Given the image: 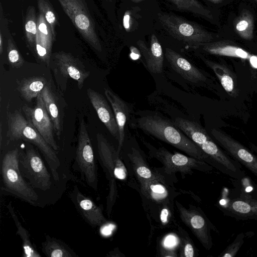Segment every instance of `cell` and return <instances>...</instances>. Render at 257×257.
Listing matches in <instances>:
<instances>
[{
  "label": "cell",
  "mask_w": 257,
  "mask_h": 257,
  "mask_svg": "<svg viewBox=\"0 0 257 257\" xmlns=\"http://www.w3.org/2000/svg\"><path fill=\"white\" fill-rule=\"evenodd\" d=\"M8 142L23 140L35 145L44 157L54 181L61 178V162L55 151L44 139L36 128L16 109L14 112L7 110Z\"/></svg>",
  "instance_id": "obj_1"
},
{
  "label": "cell",
  "mask_w": 257,
  "mask_h": 257,
  "mask_svg": "<svg viewBox=\"0 0 257 257\" xmlns=\"http://www.w3.org/2000/svg\"><path fill=\"white\" fill-rule=\"evenodd\" d=\"M133 126L173 146L192 157L202 161L209 159L208 156L174 123L158 115L138 118Z\"/></svg>",
  "instance_id": "obj_2"
},
{
  "label": "cell",
  "mask_w": 257,
  "mask_h": 257,
  "mask_svg": "<svg viewBox=\"0 0 257 257\" xmlns=\"http://www.w3.org/2000/svg\"><path fill=\"white\" fill-rule=\"evenodd\" d=\"M20 149L15 147L1 158V193L12 195L33 206H40L38 192L22 176L19 167Z\"/></svg>",
  "instance_id": "obj_3"
},
{
  "label": "cell",
  "mask_w": 257,
  "mask_h": 257,
  "mask_svg": "<svg viewBox=\"0 0 257 257\" xmlns=\"http://www.w3.org/2000/svg\"><path fill=\"white\" fill-rule=\"evenodd\" d=\"M19 167L23 178L36 191L46 192L52 188V174L31 143L25 150L20 149Z\"/></svg>",
  "instance_id": "obj_4"
},
{
  "label": "cell",
  "mask_w": 257,
  "mask_h": 257,
  "mask_svg": "<svg viewBox=\"0 0 257 257\" xmlns=\"http://www.w3.org/2000/svg\"><path fill=\"white\" fill-rule=\"evenodd\" d=\"M96 140L99 162L109 179L107 210L110 211L116 194L114 178L124 180L126 170L118 157L119 153L101 134H97Z\"/></svg>",
  "instance_id": "obj_5"
},
{
  "label": "cell",
  "mask_w": 257,
  "mask_h": 257,
  "mask_svg": "<svg viewBox=\"0 0 257 257\" xmlns=\"http://www.w3.org/2000/svg\"><path fill=\"white\" fill-rule=\"evenodd\" d=\"M75 165L81 178L91 189H98L97 169L93 147L84 120L79 122Z\"/></svg>",
  "instance_id": "obj_6"
},
{
  "label": "cell",
  "mask_w": 257,
  "mask_h": 257,
  "mask_svg": "<svg viewBox=\"0 0 257 257\" xmlns=\"http://www.w3.org/2000/svg\"><path fill=\"white\" fill-rule=\"evenodd\" d=\"M159 17L171 36L192 47L196 48L209 41L207 33L192 22L172 14H159Z\"/></svg>",
  "instance_id": "obj_7"
},
{
  "label": "cell",
  "mask_w": 257,
  "mask_h": 257,
  "mask_svg": "<svg viewBox=\"0 0 257 257\" xmlns=\"http://www.w3.org/2000/svg\"><path fill=\"white\" fill-rule=\"evenodd\" d=\"M26 119L36 128L46 142L56 151L59 146L54 138L53 124L46 110L41 93L36 98L34 107H22Z\"/></svg>",
  "instance_id": "obj_8"
},
{
  "label": "cell",
  "mask_w": 257,
  "mask_h": 257,
  "mask_svg": "<svg viewBox=\"0 0 257 257\" xmlns=\"http://www.w3.org/2000/svg\"><path fill=\"white\" fill-rule=\"evenodd\" d=\"M211 134L217 143L234 160L243 165L257 177V157L226 133L212 128Z\"/></svg>",
  "instance_id": "obj_9"
},
{
  "label": "cell",
  "mask_w": 257,
  "mask_h": 257,
  "mask_svg": "<svg viewBox=\"0 0 257 257\" xmlns=\"http://www.w3.org/2000/svg\"><path fill=\"white\" fill-rule=\"evenodd\" d=\"M155 157L164 165L168 173H191L192 168H197L202 171H210L212 168L202 160L193 157H187L178 153H172L163 148L154 149Z\"/></svg>",
  "instance_id": "obj_10"
},
{
  "label": "cell",
  "mask_w": 257,
  "mask_h": 257,
  "mask_svg": "<svg viewBox=\"0 0 257 257\" xmlns=\"http://www.w3.org/2000/svg\"><path fill=\"white\" fill-rule=\"evenodd\" d=\"M69 196L77 210L90 225L98 226L106 222L101 207L83 194L77 185L73 187Z\"/></svg>",
  "instance_id": "obj_11"
},
{
  "label": "cell",
  "mask_w": 257,
  "mask_h": 257,
  "mask_svg": "<svg viewBox=\"0 0 257 257\" xmlns=\"http://www.w3.org/2000/svg\"><path fill=\"white\" fill-rule=\"evenodd\" d=\"M221 209L226 215L238 219H257V193L229 199L221 204Z\"/></svg>",
  "instance_id": "obj_12"
},
{
  "label": "cell",
  "mask_w": 257,
  "mask_h": 257,
  "mask_svg": "<svg viewBox=\"0 0 257 257\" xmlns=\"http://www.w3.org/2000/svg\"><path fill=\"white\" fill-rule=\"evenodd\" d=\"M87 94L99 118L110 134L118 141V128L112 108L105 98L99 92L91 88H88Z\"/></svg>",
  "instance_id": "obj_13"
},
{
  "label": "cell",
  "mask_w": 257,
  "mask_h": 257,
  "mask_svg": "<svg viewBox=\"0 0 257 257\" xmlns=\"http://www.w3.org/2000/svg\"><path fill=\"white\" fill-rule=\"evenodd\" d=\"M165 55L173 70L185 79L193 83L206 80L204 74L178 53L167 48Z\"/></svg>",
  "instance_id": "obj_14"
},
{
  "label": "cell",
  "mask_w": 257,
  "mask_h": 257,
  "mask_svg": "<svg viewBox=\"0 0 257 257\" xmlns=\"http://www.w3.org/2000/svg\"><path fill=\"white\" fill-rule=\"evenodd\" d=\"M56 59L61 73L77 81L78 86L81 89L85 81L89 76L90 72L86 69L82 63L69 54H57Z\"/></svg>",
  "instance_id": "obj_15"
},
{
  "label": "cell",
  "mask_w": 257,
  "mask_h": 257,
  "mask_svg": "<svg viewBox=\"0 0 257 257\" xmlns=\"http://www.w3.org/2000/svg\"><path fill=\"white\" fill-rule=\"evenodd\" d=\"M104 94L111 105L118 126L119 138L117 151L119 153L124 142V129L128 117L129 109L125 102L111 90L105 88Z\"/></svg>",
  "instance_id": "obj_16"
},
{
  "label": "cell",
  "mask_w": 257,
  "mask_h": 257,
  "mask_svg": "<svg viewBox=\"0 0 257 257\" xmlns=\"http://www.w3.org/2000/svg\"><path fill=\"white\" fill-rule=\"evenodd\" d=\"M137 44L145 58L149 70L153 73H161L163 69L164 53L156 35H152L149 48L142 40L138 41Z\"/></svg>",
  "instance_id": "obj_17"
},
{
  "label": "cell",
  "mask_w": 257,
  "mask_h": 257,
  "mask_svg": "<svg viewBox=\"0 0 257 257\" xmlns=\"http://www.w3.org/2000/svg\"><path fill=\"white\" fill-rule=\"evenodd\" d=\"M180 212L183 220L192 229L203 245L209 249L212 242L209 226L204 217L197 212L188 211L183 208H180Z\"/></svg>",
  "instance_id": "obj_18"
},
{
  "label": "cell",
  "mask_w": 257,
  "mask_h": 257,
  "mask_svg": "<svg viewBox=\"0 0 257 257\" xmlns=\"http://www.w3.org/2000/svg\"><path fill=\"white\" fill-rule=\"evenodd\" d=\"M204 63L211 68L216 75L225 91L231 97L238 95L236 78L229 69L223 64L204 60Z\"/></svg>",
  "instance_id": "obj_19"
},
{
  "label": "cell",
  "mask_w": 257,
  "mask_h": 257,
  "mask_svg": "<svg viewBox=\"0 0 257 257\" xmlns=\"http://www.w3.org/2000/svg\"><path fill=\"white\" fill-rule=\"evenodd\" d=\"M42 251L47 257H78V255L65 242L49 235L42 243Z\"/></svg>",
  "instance_id": "obj_20"
},
{
  "label": "cell",
  "mask_w": 257,
  "mask_h": 257,
  "mask_svg": "<svg viewBox=\"0 0 257 257\" xmlns=\"http://www.w3.org/2000/svg\"><path fill=\"white\" fill-rule=\"evenodd\" d=\"M6 206L17 227V230L16 233L20 236L22 240L23 250L22 256H41L31 242L29 232L23 226L21 222H20L12 202H10Z\"/></svg>",
  "instance_id": "obj_21"
},
{
  "label": "cell",
  "mask_w": 257,
  "mask_h": 257,
  "mask_svg": "<svg viewBox=\"0 0 257 257\" xmlns=\"http://www.w3.org/2000/svg\"><path fill=\"white\" fill-rule=\"evenodd\" d=\"M46 84V80L43 77H29L20 81L18 90L22 96L27 102H30L41 93Z\"/></svg>",
  "instance_id": "obj_22"
},
{
  "label": "cell",
  "mask_w": 257,
  "mask_h": 257,
  "mask_svg": "<svg viewBox=\"0 0 257 257\" xmlns=\"http://www.w3.org/2000/svg\"><path fill=\"white\" fill-rule=\"evenodd\" d=\"M46 110L53 124L54 131L58 137L61 135L62 124L57 102L53 92L46 86L41 92Z\"/></svg>",
  "instance_id": "obj_23"
},
{
  "label": "cell",
  "mask_w": 257,
  "mask_h": 257,
  "mask_svg": "<svg viewBox=\"0 0 257 257\" xmlns=\"http://www.w3.org/2000/svg\"><path fill=\"white\" fill-rule=\"evenodd\" d=\"M203 49L212 54L235 57L248 60L252 56L243 49L233 47H222L216 45L205 44Z\"/></svg>",
  "instance_id": "obj_24"
},
{
  "label": "cell",
  "mask_w": 257,
  "mask_h": 257,
  "mask_svg": "<svg viewBox=\"0 0 257 257\" xmlns=\"http://www.w3.org/2000/svg\"><path fill=\"white\" fill-rule=\"evenodd\" d=\"M158 178L142 182L144 193L156 201H161L166 199L168 191L164 185L161 184Z\"/></svg>",
  "instance_id": "obj_25"
},
{
  "label": "cell",
  "mask_w": 257,
  "mask_h": 257,
  "mask_svg": "<svg viewBox=\"0 0 257 257\" xmlns=\"http://www.w3.org/2000/svg\"><path fill=\"white\" fill-rule=\"evenodd\" d=\"M130 156L134 163L136 174L141 183L157 179L151 170L146 165L142 163V158L136 149L133 148V153Z\"/></svg>",
  "instance_id": "obj_26"
},
{
  "label": "cell",
  "mask_w": 257,
  "mask_h": 257,
  "mask_svg": "<svg viewBox=\"0 0 257 257\" xmlns=\"http://www.w3.org/2000/svg\"><path fill=\"white\" fill-rule=\"evenodd\" d=\"M179 10H187L192 13L204 15L206 12L197 0H170Z\"/></svg>",
  "instance_id": "obj_27"
},
{
  "label": "cell",
  "mask_w": 257,
  "mask_h": 257,
  "mask_svg": "<svg viewBox=\"0 0 257 257\" xmlns=\"http://www.w3.org/2000/svg\"><path fill=\"white\" fill-rule=\"evenodd\" d=\"M244 234L240 233L233 241L229 244L221 253L220 256L222 257H234L244 242Z\"/></svg>",
  "instance_id": "obj_28"
},
{
  "label": "cell",
  "mask_w": 257,
  "mask_h": 257,
  "mask_svg": "<svg viewBox=\"0 0 257 257\" xmlns=\"http://www.w3.org/2000/svg\"><path fill=\"white\" fill-rule=\"evenodd\" d=\"M9 48L8 56L11 66L14 68H20L24 64L23 59L13 45H11Z\"/></svg>",
  "instance_id": "obj_29"
},
{
  "label": "cell",
  "mask_w": 257,
  "mask_h": 257,
  "mask_svg": "<svg viewBox=\"0 0 257 257\" xmlns=\"http://www.w3.org/2000/svg\"><path fill=\"white\" fill-rule=\"evenodd\" d=\"M75 23L77 27L82 31L87 30L90 27V22L87 16L79 14L75 18Z\"/></svg>",
  "instance_id": "obj_30"
},
{
  "label": "cell",
  "mask_w": 257,
  "mask_h": 257,
  "mask_svg": "<svg viewBox=\"0 0 257 257\" xmlns=\"http://www.w3.org/2000/svg\"><path fill=\"white\" fill-rule=\"evenodd\" d=\"M178 243L177 238L173 235H169L164 241V245L168 248L174 247Z\"/></svg>",
  "instance_id": "obj_31"
},
{
  "label": "cell",
  "mask_w": 257,
  "mask_h": 257,
  "mask_svg": "<svg viewBox=\"0 0 257 257\" xmlns=\"http://www.w3.org/2000/svg\"><path fill=\"white\" fill-rule=\"evenodd\" d=\"M183 255L185 257H193L194 255V248L189 243L185 244L183 249Z\"/></svg>",
  "instance_id": "obj_32"
},
{
  "label": "cell",
  "mask_w": 257,
  "mask_h": 257,
  "mask_svg": "<svg viewBox=\"0 0 257 257\" xmlns=\"http://www.w3.org/2000/svg\"><path fill=\"white\" fill-rule=\"evenodd\" d=\"M25 29L26 31L29 33L33 35H35L36 33V25L32 20L27 22L25 25Z\"/></svg>",
  "instance_id": "obj_33"
},
{
  "label": "cell",
  "mask_w": 257,
  "mask_h": 257,
  "mask_svg": "<svg viewBox=\"0 0 257 257\" xmlns=\"http://www.w3.org/2000/svg\"><path fill=\"white\" fill-rule=\"evenodd\" d=\"M131 24V15L130 13L126 12L123 19V25L126 31H129Z\"/></svg>",
  "instance_id": "obj_34"
},
{
  "label": "cell",
  "mask_w": 257,
  "mask_h": 257,
  "mask_svg": "<svg viewBox=\"0 0 257 257\" xmlns=\"http://www.w3.org/2000/svg\"><path fill=\"white\" fill-rule=\"evenodd\" d=\"M169 211L167 208H163L161 212L160 219L163 223H166L168 221Z\"/></svg>",
  "instance_id": "obj_35"
},
{
  "label": "cell",
  "mask_w": 257,
  "mask_h": 257,
  "mask_svg": "<svg viewBox=\"0 0 257 257\" xmlns=\"http://www.w3.org/2000/svg\"><path fill=\"white\" fill-rule=\"evenodd\" d=\"M47 22L50 24H53L55 21V16L51 11H48L45 15Z\"/></svg>",
  "instance_id": "obj_36"
},
{
  "label": "cell",
  "mask_w": 257,
  "mask_h": 257,
  "mask_svg": "<svg viewBox=\"0 0 257 257\" xmlns=\"http://www.w3.org/2000/svg\"><path fill=\"white\" fill-rule=\"evenodd\" d=\"M248 26L247 22L245 20L239 22L236 25V28L239 31H242L247 28Z\"/></svg>",
  "instance_id": "obj_37"
},
{
  "label": "cell",
  "mask_w": 257,
  "mask_h": 257,
  "mask_svg": "<svg viewBox=\"0 0 257 257\" xmlns=\"http://www.w3.org/2000/svg\"><path fill=\"white\" fill-rule=\"evenodd\" d=\"M249 61L251 65L254 68L257 69V57L255 56H252L249 59Z\"/></svg>",
  "instance_id": "obj_38"
},
{
  "label": "cell",
  "mask_w": 257,
  "mask_h": 257,
  "mask_svg": "<svg viewBox=\"0 0 257 257\" xmlns=\"http://www.w3.org/2000/svg\"><path fill=\"white\" fill-rule=\"evenodd\" d=\"M39 30L45 35H47L48 32L47 29V26L45 23H41L39 26Z\"/></svg>",
  "instance_id": "obj_39"
},
{
  "label": "cell",
  "mask_w": 257,
  "mask_h": 257,
  "mask_svg": "<svg viewBox=\"0 0 257 257\" xmlns=\"http://www.w3.org/2000/svg\"><path fill=\"white\" fill-rule=\"evenodd\" d=\"M132 1L136 3L140 2L144 0H131Z\"/></svg>",
  "instance_id": "obj_40"
}]
</instances>
